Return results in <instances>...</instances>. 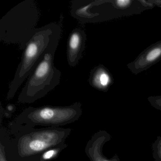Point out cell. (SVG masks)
<instances>
[{"instance_id": "10", "label": "cell", "mask_w": 161, "mask_h": 161, "mask_svg": "<svg viewBox=\"0 0 161 161\" xmlns=\"http://www.w3.org/2000/svg\"><path fill=\"white\" fill-rule=\"evenodd\" d=\"M68 147L67 144H65L53 147L43 153L40 157L39 161H50L58 157L63 150Z\"/></svg>"}, {"instance_id": "6", "label": "cell", "mask_w": 161, "mask_h": 161, "mask_svg": "<svg viewBox=\"0 0 161 161\" xmlns=\"http://www.w3.org/2000/svg\"><path fill=\"white\" fill-rule=\"evenodd\" d=\"M161 60V40L148 47L127 67L136 75L147 70Z\"/></svg>"}, {"instance_id": "8", "label": "cell", "mask_w": 161, "mask_h": 161, "mask_svg": "<svg viewBox=\"0 0 161 161\" xmlns=\"http://www.w3.org/2000/svg\"><path fill=\"white\" fill-rule=\"evenodd\" d=\"M110 139L109 134L100 130L93 134L86 143L85 152L90 161H119L116 158L109 159L103 155V147Z\"/></svg>"}, {"instance_id": "2", "label": "cell", "mask_w": 161, "mask_h": 161, "mask_svg": "<svg viewBox=\"0 0 161 161\" xmlns=\"http://www.w3.org/2000/svg\"><path fill=\"white\" fill-rule=\"evenodd\" d=\"M62 34V27L56 22L36 29L23 50L21 61L9 86L7 100L14 98L18 89L33 72L45 54L57 49Z\"/></svg>"}, {"instance_id": "11", "label": "cell", "mask_w": 161, "mask_h": 161, "mask_svg": "<svg viewBox=\"0 0 161 161\" xmlns=\"http://www.w3.org/2000/svg\"><path fill=\"white\" fill-rule=\"evenodd\" d=\"M153 155L157 161H161V138L153 144Z\"/></svg>"}, {"instance_id": "12", "label": "cell", "mask_w": 161, "mask_h": 161, "mask_svg": "<svg viewBox=\"0 0 161 161\" xmlns=\"http://www.w3.org/2000/svg\"><path fill=\"white\" fill-rule=\"evenodd\" d=\"M148 100L153 106L161 110V96L150 97Z\"/></svg>"}, {"instance_id": "3", "label": "cell", "mask_w": 161, "mask_h": 161, "mask_svg": "<svg viewBox=\"0 0 161 161\" xmlns=\"http://www.w3.org/2000/svg\"><path fill=\"white\" fill-rule=\"evenodd\" d=\"M40 17V11L34 0L19 3L0 20V41L18 45L24 50L37 28Z\"/></svg>"}, {"instance_id": "13", "label": "cell", "mask_w": 161, "mask_h": 161, "mask_svg": "<svg viewBox=\"0 0 161 161\" xmlns=\"http://www.w3.org/2000/svg\"><path fill=\"white\" fill-rule=\"evenodd\" d=\"M15 106L14 104H8L5 109V114H4L5 117H11L12 114L15 111Z\"/></svg>"}, {"instance_id": "4", "label": "cell", "mask_w": 161, "mask_h": 161, "mask_svg": "<svg viewBox=\"0 0 161 161\" xmlns=\"http://www.w3.org/2000/svg\"><path fill=\"white\" fill-rule=\"evenodd\" d=\"M80 103L65 106H32L23 110L9 123V131L21 128L61 127L78 120L82 114Z\"/></svg>"}, {"instance_id": "5", "label": "cell", "mask_w": 161, "mask_h": 161, "mask_svg": "<svg viewBox=\"0 0 161 161\" xmlns=\"http://www.w3.org/2000/svg\"><path fill=\"white\" fill-rule=\"evenodd\" d=\"M57 49L46 53L27 79L18 98V103H32L47 95L60 84L62 72L54 65Z\"/></svg>"}, {"instance_id": "7", "label": "cell", "mask_w": 161, "mask_h": 161, "mask_svg": "<svg viewBox=\"0 0 161 161\" xmlns=\"http://www.w3.org/2000/svg\"><path fill=\"white\" fill-rule=\"evenodd\" d=\"M86 35L82 29H74L69 36L67 43V57L68 64L75 67L82 57L86 47Z\"/></svg>"}, {"instance_id": "14", "label": "cell", "mask_w": 161, "mask_h": 161, "mask_svg": "<svg viewBox=\"0 0 161 161\" xmlns=\"http://www.w3.org/2000/svg\"><path fill=\"white\" fill-rule=\"evenodd\" d=\"M0 161H8L5 153V147L0 142Z\"/></svg>"}, {"instance_id": "15", "label": "cell", "mask_w": 161, "mask_h": 161, "mask_svg": "<svg viewBox=\"0 0 161 161\" xmlns=\"http://www.w3.org/2000/svg\"><path fill=\"white\" fill-rule=\"evenodd\" d=\"M131 2L130 1H118L115 2L116 5L121 8L126 7Z\"/></svg>"}, {"instance_id": "9", "label": "cell", "mask_w": 161, "mask_h": 161, "mask_svg": "<svg viewBox=\"0 0 161 161\" xmlns=\"http://www.w3.org/2000/svg\"><path fill=\"white\" fill-rule=\"evenodd\" d=\"M88 82L90 86L97 90L106 92L113 85L114 79L109 70L100 64L90 71Z\"/></svg>"}, {"instance_id": "1", "label": "cell", "mask_w": 161, "mask_h": 161, "mask_svg": "<svg viewBox=\"0 0 161 161\" xmlns=\"http://www.w3.org/2000/svg\"><path fill=\"white\" fill-rule=\"evenodd\" d=\"M71 131L62 127L21 128L9 133L1 125L0 142L8 161H39L44 152L65 144Z\"/></svg>"}]
</instances>
